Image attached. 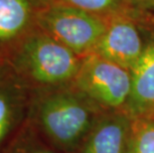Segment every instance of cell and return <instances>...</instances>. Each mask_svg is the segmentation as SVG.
I'll list each match as a JSON object with an SVG mask.
<instances>
[{
	"label": "cell",
	"mask_w": 154,
	"mask_h": 153,
	"mask_svg": "<svg viewBox=\"0 0 154 153\" xmlns=\"http://www.w3.org/2000/svg\"><path fill=\"white\" fill-rule=\"evenodd\" d=\"M25 153H54L51 150H48V149H43V148H38V149H34V150L25 152Z\"/></svg>",
	"instance_id": "obj_13"
},
{
	"label": "cell",
	"mask_w": 154,
	"mask_h": 153,
	"mask_svg": "<svg viewBox=\"0 0 154 153\" xmlns=\"http://www.w3.org/2000/svg\"><path fill=\"white\" fill-rule=\"evenodd\" d=\"M132 118L125 112H114L94 121L85 138L82 153H125Z\"/></svg>",
	"instance_id": "obj_8"
},
{
	"label": "cell",
	"mask_w": 154,
	"mask_h": 153,
	"mask_svg": "<svg viewBox=\"0 0 154 153\" xmlns=\"http://www.w3.org/2000/svg\"><path fill=\"white\" fill-rule=\"evenodd\" d=\"M73 87L96 105L124 107L131 90V73L91 53L82 59Z\"/></svg>",
	"instance_id": "obj_4"
},
{
	"label": "cell",
	"mask_w": 154,
	"mask_h": 153,
	"mask_svg": "<svg viewBox=\"0 0 154 153\" xmlns=\"http://www.w3.org/2000/svg\"><path fill=\"white\" fill-rule=\"evenodd\" d=\"M38 103L42 129L56 145L64 149L77 147L96 121L91 106L94 103L75 89L51 90Z\"/></svg>",
	"instance_id": "obj_2"
},
{
	"label": "cell",
	"mask_w": 154,
	"mask_h": 153,
	"mask_svg": "<svg viewBox=\"0 0 154 153\" xmlns=\"http://www.w3.org/2000/svg\"><path fill=\"white\" fill-rule=\"evenodd\" d=\"M144 44L136 17L130 14L114 15L109 18L94 54L131 71L141 57Z\"/></svg>",
	"instance_id": "obj_5"
},
{
	"label": "cell",
	"mask_w": 154,
	"mask_h": 153,
	"mask_svg": "<svg viewBox=\"0 0 154 153\" xmlns=\"http://www.w3.org/2000/svg\"><path fill=\"white\" fill-rule=\"evenodd\" d=\"M131 90L124 112L133 118L154 115V31L145 41L140 59L130 71Z\"/></svg>",
	"instance_id": "obj_6"
},
{
	"label": "cell",
	"mask_w": 154,
	"mask_h": 153,
	"mask_svg": "<svg viewBox=\"0 0 154 153\" xmlns=\"http://www.w3.org/2000/svg\"><path fill=\"white\" fill-rule=\"evenodd\" d=\"M26 86L8 62L0 59V146L18 122Z\"/></svg>",
	"instance_id": "obj_9"
},
{
	"label": "cell",
	"mask_w": 154,
	"mask_h": 153,
	"mask_svg": "<svg viewBox=\"0 0 154 153\" xmlns=\"http://www.w3.org/2000/svg\"><path fill=\"white\" fill-rule=\"evenodd\" d=\"M122 1L134 17L138 15L154 14V0H122Z\"/></svg>",
	"instance_id": "obj_12"
},
{
	"label": "cell",
	"mask_w": 154,
	"mask_h": 153,
	"mask_svg": "<svg viewBox=\"0 0 154 153\" xmlns=\"http://www.w3.org/2000/svg\"><path fill=\"white\" fill-rule=\"evenodd\" d=\"M125 153H154V119L133 118Z\"/></svg>",
	"instance_id": "obj_10"
},
{
	"label": "cell",
	"mask_w": 154,
	"mask_h": 153,
	"mask_svg": "<svg viewBox=\"0 0 154 153\" xmlns=\"http://www.w3.org/2000/svg\"><path fill=\"white\" fill-rule=\"evenodd\" d=\"M42 2L43 5L47 3H60L69 5L103 17H111L119 14L132 15L124 5L122 0H42Z\"/></svg>",
	"instance_id": "obj_11"
},
{
	"label": "cell",
	"mask_w": 154,
	"mask_h": 153,
	"mask_svg": "<svg viewBox=\"0 0 154 153\" xmlns=\"http://www.w3.org/2000/svg\"><path fill=\"white\" fill-rule=\"evenodd\" d=\"M42 0H0V54L3 59L36 27Z\"/></svg>",
	"instance_id": "obj_7"
},
{
	"label": "cell",
	"mask_w": 154,
	"mask_h": 153,
	"mask_svg": "<svg viewBox=\"0 0 154 153\" xmlns=\"http://www.w3.org/2000/svg\"><path fill=\"white\" fill-rule=\"evenodd\" d=\"M4 59L26 84L59 89L73 84L83 58L35 27Z\"/></svg>",
	"instance_id": "obj_1"
},
{
	"label": "cell",
	"mask_w": 154,
	"mask_h": 153,
	"mask_svg": "<svg viewBox=\"0 0 154 153\" xmlns=\"http://www.w3.org/2000/svg\"><path fill=\"white\" fill-rule=\"evenodd\" d=\"M109 17L60 3L42 5L36 15V27L84 58L94 53Z\"/></svg>",
	"instance_id": "obj_3"
}]
</instances>
